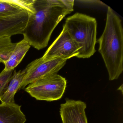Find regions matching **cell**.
Here are the masks:
<instances>
[{
    "label": "cell",
    "mask_w": 123,
    "mask_h": 123,
    "mask_svg": "<svg viewBox=\"0 0 123 123\" xmlns=\"http://www.w3.org/2000/svg\"><path fill=\"white\" fill-rule=\"evenodd\" d=\"M31 46L30 43L24 39L16 43L13 52L5 64L4 69L7 70H14L21 62Z\"/></svg>",
    "instance_id": "cell-11"
},
{
    "label": "cell",
    "mask_w": 123,
    "mask_h": 123,
    "mask_svg": "<svg viewBox=\"0 0 123 123\" xmlns=\"http://www.w3.org/2000/svg\"><path fill=\"white\" fill-rule=\"evenodd\" d=\"M64 26L80 49L77 57L88 59L94 55L97 42V23L95 18L76 13L66 19Z\"/></svg>",
    "instance_id": "cell-3"
},
{
    "label": "cell",
    "mask_w": 123,
    "mask_h": 123,
    "mask_svg": "<svg viewBox=\"0 0 123 123\" xmlns=\"http://www.w3.org/2000/svg\"><path fill=\"white\" fill-rule=\"evenodd\" d=\"M97 42L109 80L118 79L123 70V29L121 20L110 7L104 31Z\"/></svg>",
    "instance_id": "cell-2"
},
{
    "label": "cell",
    "mask_w": 123,
    "mask_h": 123,
    "mask_svg": "<svg viewBox=\"0 0 123 123\" xmlns=\"http://www.w3.org/2000/svg\"><path fill=\"white\" fill-rule=\"evenodd\" d=\"M28 18V13L25 12L12 16L0 17V37L23 34Z\"/></svg>",
    "instance_id": "cell-8"
},
{
    "label": "cell",
    "mask_w": 123,
    "mask_h": 123,
    "mask_svg": "<svg viewBox=\"0 0 123 123\" xmlns=\"http://www.w3.org/2000/svg\"><path fill=\"white\" fill-rule=\"evenodd\" d=\"M24 11L11 3L9 0H0V17L17 15Z\"/></svg>",
    "instance_id": "cell-13"
},
{
    "label": "cell",
    "mask_w": 123,
    "mask_h": 123,
    "mask_svg": "<svg viewBox=\"0 0 123 123\" xmlns=\"http://www.w3.org/2000/svg\"><path fill=\"white\" fill-rule=\"evenodd\" d=\"M12 78L9 83L7 88L2 98L0 100L2 103H15V95L20 87L26 74L25 69L18 72L14 71Z\"/></svg>",
    "instance_id": "cell-10"
},
{
    "label": "cell",
    "mask_w": 123,
    "mask_h": 123,
    "mask_svg": "<svg viewBox=\"0 0 123 123\" xmlns=\"http://www.w3.org/2000/svg\"><path fill=\"white\" fill-rule=\"evenodd\" d=\"M67 61L60 58L44 60L41 57L31 62L25 68L26 74L20 90L37 80L57 74Z\"/></svg>",
    "instance_id": "cell-5"
},
{
    "label": "cell",
    "mask_w": 123,
    "mask_h": 123,
    "mask_svg": "<svg viewBox=\"0 0 123 123\" xmlns=\"http://www.w3.org/2000/svg\"><path fill=\"white\" fill-rule=\"evenodd\" d=\"M21 106L15 103L0 104V123H25L26 116Z\"/></svg>",
    "instance_id": "cell-9"
},
{
    "label": "cell",
    "mask_w": 123,
    "mask_h": 123,
    "mask_svg": "<svg viewBox=\"0 0 123 123\" xmlns=\"http://www.w3.org/2000/svg\"><path fill=\"white\" fill-rule=\"evenodd\" d=\"M9 1L22 11L26 12L29 15L35 12L34 0H9Z\"/></svg>",
    "instance_id": "cell-14"
},
{
    "label": "cell",
    "mask_w": 123,
    "mask_h": 123,
    "mask_svg": "<svg viewBox=\"0 0 123 123\" xmlns=\"http://www.w3.org/2000/svg\"><path fill=\"white\" fill-rule=\"evenodd\" d=\"M11 37H0V63L5 64L13 52L16 43L12 42Z\"/></svg>",
    "instance_id": "cell-12"
},
{
    "label": "cell",
    "mask_w": 123,
    "mask_h": 123,
    "mask_svg": "<svg viewBox=\"0 0 123 123\" xmlns=\"http://www.w3.org/2000/svg\"><path fill=\"white\" fill-rule=\"evenodd\" d=\"M74 6L73 0H34L36 11L29 15L24 39L38 50L46 47L54 30Z\"/></svg>",
    "instance_id": "cell-1"
},
{
    "label": "cell",
    "mask_w": 123,
    "mask_h": 123,
    "mask_svg": "<svg viewBox=\"0 0 123 123\" xmlns=\"http://www.w3.org/2000/svg\"><path fill=\"white\" fill-rule=\"evenodd\" d=\"M80 50V48L63 25L62 32L50 45L42 58L44 60L56 58L67 60L74 57H77Z\"/></svg>",
    "instance_id": "cell-6"
},
{
    "label": "cell",
    "mask_w": 123,
    "mask_h": 123,
    "mask_svg": "<svg viewBox=\"0 0 123 123\" xmlns=\"http://www.w3.org/2000/svg\"><path fill=\"white\" fill-rule=\"evenodd\" d=\"M67 85L66 79L56 74L36 80L27 86L25 91L37 100L50 102L62 98Z\"/></svg>",
    "instance_id": "cell-4"
},
{
    "label": "cell",
    "mask_w": 123,
    "mask_h": 123,
    "mask_svg": "<svg viewBox=\"0 0 123 123\" xmlns=\"http://www.w3.org/2000/svg\"><path fill=\"white\" fill-rule=\"evenodd\" d=\"M14 71V70H7L4 69L0 73V100L7 88Z\"/></svg>",
    "instance_id": "cell-15"
},
{
    "label": "cell",
    "mask_w": 123,
    "mask_h": 123,
    "mask_svg": "<svg viewBox=\"0 0 123 123\" xmlns=\"http://www.w3.org/2000/svg\"><path fill=\"white\" fill-rule=\"evenodd\" d=\"M86 107V104L82 101L66 98L60 108L62 123H88Z\"/></svg>",
    "instance_id": "cell-7"
}]
</instances>
